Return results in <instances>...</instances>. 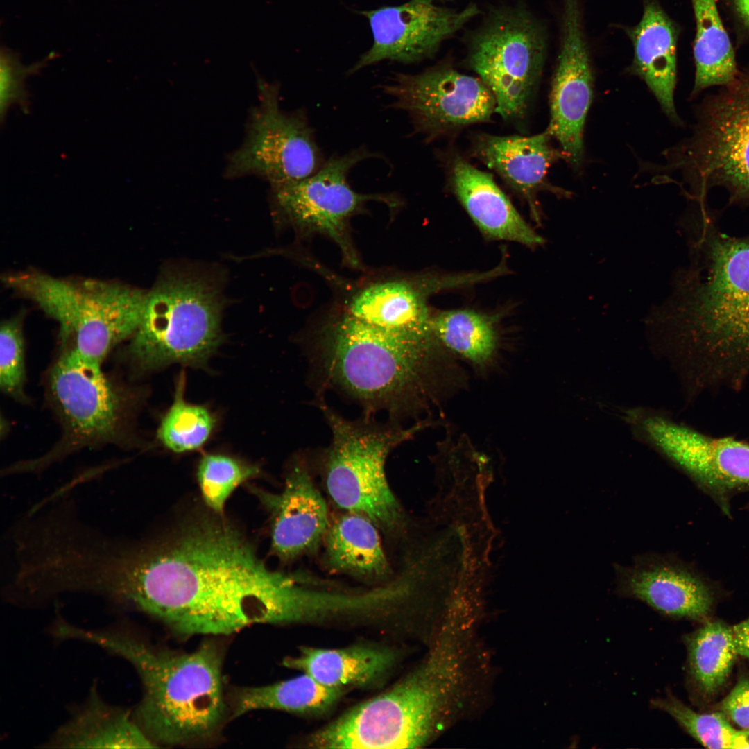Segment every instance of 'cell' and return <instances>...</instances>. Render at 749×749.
<instances>
[{"label":"cell","instance_id":"6da1fadb","mask_svg":"<svg viewBox=\"0 0 749 749\" xmlns=\"http://www.w3.org/2000/svg\"><path fill=\"white\" fill-rule=\"evenodd\" d=\"M112 578L119 603L187 637L296 621L302 591L293 577L268 568L233 526L208 516L164 536L127 538Z\"/></svg>","mask_w":749,"mask_h":749},{"label":"cell","instance_id":"7a4b0ae2","mask_svg":"<svg viewBox=\"0 0 749 749\" xmlns=\"http://www.w3.org/2000/svg\"><path fill=\"white\" fill-rule=\"evenodd\" d=\"M685 227L689 264L648 321L651 345L688 395L737 388L749 377V234L723 232L706 205H698Z\"/></svg>","mask_w":749,"mask_h":749},{"label":"cell","instance_id":"3957f363","mask_svg":"<svg viewBox=\"0 0 749 749\" xmlns=\"http://www.w3.org/2000/svg\"><path fill=\"white\" fill-rule=\"evenodd\" d=\"M66 635L98 645L134 666L144 694L133 716L157 746L205 741L221 725L225 703L222 654L216 644L205 642L183 653L157 649L120 632L69 625Z\"/></svg>","mask_w":749,"mask_h":749},{"label":"cell","instance_id":"277c9868","mask_svg":"<svg viewBox=\"0 0 749 749\" xmlns=\"http://www.w3.org/2000/svg\"><path fill=\"white\" fill-rule=\"evenodd\" d=\"M316 341L326 384L367 411L399 413L421 388L433 336L382 328L345 311L327 320Z\"/></svg>","mask_w":749,"mask_h":749},{"label":"cell","instance_id":"5b68a950","mask_svg":"<svg viewBox=\"0 0 749 749\" xmlns=\"http://www.w3.org/2000/svg\"><path fill=\"white\" fill-rule=\"evenodd\" d=\"M221 285L190 268L166 270L146 292L139 325L130 338L129 361L139 372L173 363L205 364L221 340Z\"/></svg>","mask_w":749,"mask_h":749},{"label":"cell","instance_id":"8992f818","mask_svg":"<svg viewBox=\"0 0 749 749\" xmlns=\"http://www.w3.org/2000/svg\"><path fill=\"white\" fill-rule=\"evenodd\" d=\"M3 282L57 322L64 349L101 363L132 336L146 295L120 282L58 278L35 270L6 275Z\"/></svg>","mask_w":749,"mask_h":749},{"label":"cell","instance_id":"52a82bcc","mask_svg":"<svg viewBox=\"0 0 749 749\" xmlns=\"http://www.w3.org/2000/svg\"><path fill=\"white\" fill-rule=\"evenodd\" d=\"M321 405L332 436L324 462L329 496L340 508L368 517L377 527L394 528L402 513L387 480L386 461L419 427L404 429L352 421Z\"/></svg>","mask_w":749,"mask_h":749},{"label":"cell","instance_id":"ba28073f","mask_svg":"<svg viewBox=\"0 0 749 749\" xmlns=\"http://www.w3.org/2000/svg\"><path fill=\"white\" fill-rule=\"evenodd\" d=\"M434 663L361 703L312 734L309 748H415L429 737L440 691Z\"/></svg>","mask_w":749,"mask_h":749},{"label":"cell","instance_id":"9c48e42d","mask_svg":"<svg viewBox=\"0 0 749 749\" xmlns=\"http://www.w3.org/2000/svg\"><path fill=\"white\" fill-rule=\"evenodd\" d=\"M546 49L544 26L522 7L494 10L470 37L468 65L491 91L504 119L525 116Z\"/></svg>","mask_w":749,"mask_h":749},{"label":"cell","instance_id":"30bf717a","mask_svg":"<svg viewBox=\"0 0 749 749\" xmlns=\"http://www.w3.org/2000/svg\"><path fill=\"white\" fill-rule=\"evenodd\" d=\"M698 203L714 187L749 206V71L705 101L683 160Z\"/></svg>","mask_w":749,"mask_h":749},{"label":"cell","instance_id":"8fae6325","mask_svg":"<svg viewBox=\"0 0 749 749\" xmlns=\"http://www.w3.org/2000/svg\"><path fill=\"white\" fill-rule=\"evenodd\" d=\"M49 390L63 428L62 439L45 456L24 462L26 472L39 471L68 452L121 438L126 400L105 376L101 363L64 349L49 372Z\"/></svg>","mask_w":749,"mask_h":749},{"label":"cell","instance_id":"7c38bea8","mask_svg":"<svg viewBox=\"0 0 749 749\" xmlns=\"http://www.w3.org/2000/svg\"><path fill=\"white\" fill-rule=\"evenodd\" d=\"M258 103L250 111L244 139L228 157L226 178L255 175L270 187L309 177L324 164L304 111H284L277 83L257 78Z\"/></svg>","mask_w":749,"mask_h":749},{"label":"cell","instance_id":"4fadbf2b","mask_svg":"<svg viewBox=\"0 0 749 749\" xmlns=\"http://www.w3.org/2000/svg\"><path fill=\"white\" fill-rule=\"evenodd\" d=\"M623 417L636 439L692 479L726 512L732 494L749 490V442L707 435L651 408H627Z\"/></svg>","mask_w":749,"mask_h":749},{"label":"cell","instance_id":"5bb4252c","mask_svg":"<svg viewBox=\"0 0 749 749\" xmlns=\"http://www.w3.org/2000/svg\"><path fill=\"white\" fill-rule=\"evenodd\" d=\"M373 154L363 147L343 155H333L313 175L289 184L270 187L277 210L300 234H320L339 248L344 261L361 268L350 234L351 218L371 201L395 207L392 195L361 193L351 187L348 176L352 169Z\"/></svg>","mask_w":749,"mask_h":749},{"label":"cell","instance_id":"9a60e30c","mask_svg":"<svg viewBox=\"0 0 749 749\" xmlns=\"http://www.w3.org/2000/svg\"><path fill=\"white\" fill-rule=\"evenodd\" d=\"M382 89L391 106L406 112L415 131L427 139L488 121L496 112L486 85L449 64L417 74H395Z\"/></svg>","mask_w":749,"mask_h":749},{"label":"cell","instance_id":"2e32d148","mask_svg":"<svg viewBox=\"0 0 749 749\" xmlns=\"http://www.w3.org/2000/svg\"><path fill=\"white\" fill-rule=\"evenodd\" d=\"M479 12L474 5L456 10L426 0H409L363 11L372 32V44L350 73L384 60L409 64L431 58L445 40Z\"/></svg>","mask_w":749,"mask_h":749},{"label":"cell","instance_id":"e0dca14e","mask_svg":"<svg viewBox=\"0 0 749 749\" xmlns=\"http://www.w3.org/2000/svg\"><path fill=\"white\" fill-rule=\"evenodd\" d=\"M592 71L578 0H563L560 53L550 95L548 132L574 167L583 156V128L592 97Z\"/></svg>","mask_w":749,"mask_h":749},{"label":"cell","instance_id":"ac0fdd59","mask_svg":"<svg viewBox=\"0 0 749 749\" xmlns=\"http://www.w3.org/2000/svg\"><path fill=\"white\" fill-rule=\"evenodd\" d=\"M483 273L424 275L372 282L357 291L345 311L365 322L396 331L431 335L430 295L485 282Z\"/></svg>","mask_w":749,"mask_h":749},{"label":"cell","instance_id":"d6986e66","mask_svg":"<svg viewBox=\"0 0 749 749\" xmlns=\"http://www.w3.org/2000/svg\"><path fill=\"white\" fill-rule=\"evenodd\" d=\"M617 588L667 616L703 619L714 604L712 589L687 566L658 554L638 556L632 565L616 567Z\"/></svg>","mask_w":749,"mask_h":749},{"label":"cell","instance_id":"ffe728a7","mask_svg":"<svg viewBox=\"0 0 749 749\" xmlns=\"http://www.w3.org/2000/svg\"><path fill=\"white\" fill-rule=\"evenodd\" d=\"M270 513L273 553L290 560L317 549L329 526L326 502L302 463L295 465L277 494L253 489Z\"/></svg>","mask_w":749,"mask_h":749},{"label":"cell","instance_id":"44dd1931","mask_svg":"<svg viewBox=\"0 0 749 749\" xmlns=\"http://www.w3.org/2000/svg\"><path fill=\"white\" fill-rule=\"evenodd\" d=\"M551 137L548 130L530 137L482 134L475 139L473 148L481 161L525 199L537 225L542 219L537 201L540 191L565 197L571 194L547 182L550 166L560 159H567L562 150L551 145Z\"/></svg>","mask_w":749,"mask_h":749},{"label":"cell","instance_id":"7402d4cb","mask_svg":"<svg viewBox=\"0 0 749 749\" xmlns=\"http://www.w3.org/2000/svg\"><path fill=\"white\" fill-rule=\"evenodd\" d=\"M449 173L453 193L485 237L531 248L544 243V239L525 221L490 174L458 155L451 159Z\"/></svg>","mask_w":749,"mask_h":749},{"label":"cell","instance_id":"603a6c76","mask_svg":"<svg viewBox=\"0 0 749 749\" xmlns=\"http://www.w3.org/2000/svg\"><path fill=\"white\" fill-rule=\"evenodd\" d=\"M642 1L639 22L625 28L634 49L631 70L645 81L666 114L678 122L673 95L679 28L657 0Z\"/></svg>","mask_w":749,"mask_h":749},{"label":"cell","instance_id":"cb8c5ba5","mask_svg":"<svg viewBox=\"0 0 749 749\" xmlns=\"http://www.w3.org/2000/svg\"><path fill=\"white\" fill-rule=\"evenodd\" d=\"M49 743L56 748L158 747L129 712L105 704L94 689L85 705L57 731Z\"/></svg>","mask_w":749,"mask_h":749},{"label":"cell","instance_id":"d4e9b609","mask_svg":"<svg viewBox=\"0 0 749 749\" xmlns=\"http://www.w3.org/2000/svg\"><path fill=\"white\" fill-rule=\"evenodd\" d=\"M394 660V654L388 650L370 646L302 647L298 656L285 658L283 665L303 671L323 685L344 688L377 680L390 669Z\"/></svg>","mask_w":749,"mask_h":749},{"label":"cell","instance_id":"484cf974","mask_svg":"<svg viewBox=\"0 0 749 749\" xmlns=\"http://www.w3.org/2000/svg\"><path fill=\"white\" fill-rule=\"evenodd\" d=\"M376 526L368 517L351 512L329 524L325 536L328 566L335 571L365 579L386 576L389 564Z\"/></svg>","mask_w":749,"mask_h":749},{"label":"cell","instance_id":"4316f807","mask_svg":"<svg viewBox=\"0 0 749 749\" xmlns=\"http://www.w3.org/2000/svg\"><path fill=\"white\" fill-rule=\"evenodd\" d=\"M696 21L692 95L713 86H725L738 76L734 51L716 0H691Z\"/></svg>","mask_w":749,"mask_h":749},{"label":"cell","instance_id":"83f0119b","mask_svg":"<svg viewBox=\"0 0 749 749\" xmlns=\"http://www.w3.org/2000/svg\"><path fill=\"white\" fill-rule=\"evenodd\" d=\"M343 688L323 685L307 673L275 683L245 687L235 694L232 717L255 710L317 714L329 709Z\"/></svg>","mask_w":749,"mask_h":749},{"label":"cell","instance_id":"f1b7e54d","mask_svg":"<svg viewBox=\"0 0 749 749\" xmlns=\"http://www.w3.org/2000/svg\"><path fill=\"white\" fill-rule=\"evenodd\" d=\"M689 672L704 696L715 695L728 680L738 653L731 627L721 621L705 623L685 638Z\"/></svg>","mask_w":749,"mask_h":749},{"label":"cell","instance_id":"f546056e","mask_svg":"<svg viewBox=\"0 0 749 749\" xmlns=\"http://www.w3.org/2000/svg\"><path fill=\"white\" fill-rule=\"evenodd\" d=\"M431 329L435 340L475 363H483L493 355L497 334L492 318L471 309L432 313Z\"/></svg>","mask_w":749,"mask_h":749},{"label":"cell","instance_id":"4dcf8cb0","mask_svg":"<svg viewBox=\"0 0 749 749\" xmlns=\"http://www.w3.org/2000/svg\"><path fill=\"white\" fill-rule=\"evenodd\" d=\"M184 385V374L181 373L173 402L162 417L157 433L160 443L175 453L200 448L210 436L215 424L208 409L185 401Z\"/></svg>","mask_w":749,"mask_h":749},{"label":"cell","instance_id":"1f68e13d","mask_svg":"<svg viewBox=\"0 0 749 749\" xmlns=\"http://www.w3.org/2000/svg\"><path fill=\"white\" fill-rule=\"evenodd\" d=\"M259 472L257 466L231 456L205 455L199 463L197 478L205 504L214 513H221L232 492Z\"/></svg>","mask_w":749,"mask_h":749},{"label":"cell","instance_id":"d6a6232c","mask_svg":"<svg viewBox=\"0 0 749 749\" xmlns=\"http://www.w3.org/2000/svg\"><path fill=\"white\" fill-rule=\"evenodd\" d=\"M651 705L669 714L704 746L713 749L730 748L736 730L723 713L696 712L671 694L652 700Z\"/></svg>","mask_w":749,"mask_h":749},{"label":"cell","instance_id":"836d02e7","mask_svg":"<svg viewBox=\"0 0 749 749\" xmlns=\"http://www.w3.org/2000/svg\"><path fill=\"white\" fill-rule=\"evenodd\" d=\"M25 379V348L20 315L1 324L0 388L12 399L24 401Z\"/></svg>","mask_w":749,"mask_h":749},{"label":"cell","instance_id":"e575fe53","mask_svg":"<svg viewBox=\"0 0 749 749\" xmlns=\"http://www.w3.org/2000/svg\"><path fill=\"white\" fill-rule=\"evenodd\" d=\"M41 63L31 66L23 65L16 53L8 49H1L0 57V117L1 123L6 119L8 109L18 105L23 111H28V94L25 87L27 77L39 71Z\"/></svg>","mask_w":749,"mask_h":749},{"label":"cell","instance_id":"d590c367","mask_svg":"<svg viewBox=\"0 0 749 749\" xmlns=\"http://www.w3.org/2000/svg\"><path fill=\"white\" fill-rule=\"evenodd\" d=\"M721 708L737 725L749 728V678L737 682L721 702Z\"/></svg>","mask_w":749,"mask_h":749},{"label":"cell","instance_id":"8d00e7d4","mask_svg":"<svg viewBox=\"0 0 749 749\" xmlns=\"http://www.w3.org/2000/svg\"><path fill=\"white\" fill-rule=\"evenodd\" d=\"M737 651L749 659V617L731 627Z\"/></svg>","mask_w":749,"mask_h":749},{"label":"cell","instance_id":"74e56055","mask_svg":"<svg viewBox=\"0 0 749 749\" xmlns=\"http://www.w3.org/2000/svg\"><path fill=\"white\" fill-rule=\"evenodd\" d=\"M734 14L743 29L749 32V0H730Z\"/></svg>","mask_w":749,"mask_h":749},{"label":"cell","instance_id":"f35d334b","mask_svg":"<svg viewBox=\"0 0 749 749\" xmlns=\"http://www.w3.org/2000/svg\"><path fill=\"white\" fill-rule=\"evenodd\" d=\"M730 748H749V728L735 731L732 738Z\"/></svg>","mask_w":749,"mask_h":749},{"label":"cell","instance_id":"ab89813d","mask_svg":"<svg viewBox=\"0 0 749 749\" xmlns=\"http://www.w3.org/2000/svg\"><path fill=\"white\" fill-rule=\"evenodd\" d=\"M426 1H431V2H435V1H437V0H426Z\"/></svg>","mask_w":749,"mask_h":749},{"label":"cell","instance_id":"60d3db41","mask_svg":"<svg viewBox=\"0 0 749 749\" xmlns=\"http://www.w3.org/2000/svg\"><path fill=\"white\" fill-rule=\"evenodd\" d=\"M319 593H320V592H319ZM319 604H320V602H319ZM318 606H319V605H318ZM317 610H318V609H317ZM316 611H317V610H316ZM316 612H315V613H316ZM314 614H313V615H314ZM313 616H312V617H313Z\"/></svg>","mask_w":749,"mask_h":749}]
</instances>
